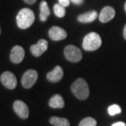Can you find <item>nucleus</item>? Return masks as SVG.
Masks as SVG:
<instances>
[{
	"mask_svg": "<svg viewBox=\"0 0 126 126\" xmlns=\"http://www.w3.org/2000/svg\"><path fill=\"white\" fill-rule=\"evenodd\" d=\"M35 20L34 14L32 10L27 8L21 9L16 16V22L20 29H27L34 23Z\"/></svg>",
	"mask_w": 126,
	"mask_h": 126,
	"instance_id": "nucleus-1",
	"label": "nucleus"
},
{
	"mask_svg": "<svg viewBox=\"0 0 126 126\" xmlns=\"http://www.w3.org/2000/svg\"><path fill=\"white\" fill-rule=\"evenodd\" d=\"M71 90L75 97L81 100L86 99L90 94L88 85L83 79H78L72 83Z\"/></svg>",
	"mask_w": 126,
	"mask_h": 126,
	"instance_id": "nucleus-2",
	"label": "nucleus"
},
{
	"mask_svg": "<svg viewBox=\"0 0 126 126\" xmlns=\"http://www.w3.org/2000/svg\"><path fill=\"white\" fill-rule=\"evenodd\" d=\"M102 45V39L96 32H90L83 39V48L87 51H93L98 49Z\"/></svg>",
	"mask_w": 126,
	"mask_h": 126,
	"instance_id": "nucleus-3",
	"label": "nucleus"
},
{
	"mask_svg": "<svg viewBox=\"0 0 126 126\" xmlns=\"http://www.w3.org/2000/svg\"><path fill=\"white\" fill-rule=\"evenodd\" d=\"M64 54L68 61L72 63H78L82 58L81 50L75 46H67L64 50Z\"/></svg>",
	"mask_w": 126,
	"mask_h": 126,
	"instance_id": "nucleus-4",
	"label": "nucleus"
},
{
	"mask_svg": "<svg viewBox=\"0 0 126 126\" xmlns=\"http://www.w3.org/2000/svg\"><path fill=\"white\" fill-rule=\"evenodd\" d=\"M38 79V73L34 69H29L24 73L21 83L24 88H30L34 85Z\"/></svg>",
	"mask_w": 126,
	"mask_h": 126,
	"instance_id": "nucleus-5",
	"label": "nucleus"
},
{
	"mask_svg": "<svg viewBox=\"0 0 126 126\" xmlns=\"http://www.w3.org/2000/svg\"><path fill=\"white\" fill-rule=\"evenodd\" d=\"M0 79L2 84L8 89L13 90L17 86L16 77L12 72H9V71L4 72L1 74Z\"/></svg>",
	"mask_w": 126,
	"mask_h": 126,
	"instance_id": "nucleus-6",
	"label": "nucleus"
},
{
	"mask_svg": "<svg viewBox=\"0 0 126 126\" xmlns=\"http://www.w3.org/2000/svg\"><path fill=\"white\" fill-rule=\"evenodd\" d=\"M14 109L18 116L23 119H26L29 116V108L27 104L21 100H16L14 102Z\"/></svg>",
	"mask_w": 126,
	"mask_h": 126,
	"instance_id": "nucleus-7",
	"label": "nucleus"
},
{
	"mask_svg": "<svg viewBox=\"0 0 126 126\" xmlns=\"http://www.w3.org/2000/svg\"><path fill=\"white\" fill-rule=\"evenodd\" d=\"M48 44L45 39H40L36 44L31 46L30 51L32 54L35 57H39L43 54L48 48Z\"/></svg>",
	"mask_w": 126,
	"mask_h": 126,
	"instance_id": "nucleus-8",
	"label": "nucleus"
},
{
	"mask_svg": "<svg viewBox=\"0 0 126 126\" xmlns=\"http://www.w3.org/2000/svg\"><path fill=\"white\" fill-rule=\"evenodd\" d=\"M25 57V50L20 46H15L12 48L10 54V59L11 62L18 64L23 61Z\"/></svg>",
	"mask_w": 126,
	"mask_h": 126,
	"instance_id": "nucleus-9",
	"label": "nucleus"
},
{
	"mask_svg": "<svg viewBox=\"0 0 126 126\" xmlns=\"http://www.w3.org/2000/svg\"><path fill=\"white\" fill-rule=\"evenodd\" d=\"M49 37L53 41H60L64 39L67 37V32L58 26L51 27L48 32Z\"/></svg>",
	"mask_w": 126,
	"mask_h": 126,
	"instance_id": "nucleus-10",
	"label": "nucleus"
},
{
	"mask_svg": "<svg viewBox=\"0 0 126 126\" xmlns=\"http://www.w3.org/2000/svg\"><path fill=\"white\" fill-rule=\"evenodd\" d=\"M116 11L111 6H105L101 11L99 16V20L102 23H107L114 18Z\"/></svg>",
	"mask_w": 126,
	"mask_h": 126,
	"instance_id": "nucleus-11",
	"label": "nucleus"
},
{
	"mask_svg": "<svg viewBox=\"0 0 126 126\" xmlns=\"http://www.w3.org/2000/svg\"><path fill=\"white\" fill-rule=\"evenodd\" d=\"M63 74L64 72H63V68L58 65L52 71H50L47 74L46 78L50 82L56 83V82H59L63 79Z\"/></svg>",
	"mask_w": 126,
	"mask_h": 126,
	"instance_id": "nucleus-12",
	"label": "nucleus"
},
{
	"mask_svg": "<svg viewBox=\"0 0 126 126\" xmlns=\"http://www.w3.org/2000/svg\"><path fill=\"white\" fill-rule=\"evenodd\" d=\"M49 106L53 109H63L64 107V102L63 97L59 94H55L50 99Z\"/></svg>",
	"mask_w": 126,
	"mask_h": 126,
	"instance_id": "nucleus-13",
	"label": "nucleus"
},
{
	"mask_svg": "<svg viewBox=\"0 0 126 126\" xmlns=\"http://www.w3.org/2000/svg\"><path fill=\"white\" fill-rule=\"evenodd\" d=\"M97 17V13L95 11L87 12L78 16V20L81 23H88L94 21Z\"/></svg>",
	"mask_w": 126,
	"mask_h": 126,
	"instance_id": "nucleus-14",
	"label": "nucleus"
},
{
	"mask_svg": "<svg viewBox=\"0 0 126 126\" xmlns=\"http://www.w3.org/2000/svg\"><path fill=\"white\" fill-rule=\"evenodd\" d=\"M50 11L49 7L48 4L46 1H42L40 4V15L39 18L42 22H45L48 19L50 16Z\"/></svg>",
	"mask_w": 126,
	"mask_h": 126,
	"instance_id": "nucleus-15",
	"label": "nucleus"
},
{
	"mask_svg": "<svg viewBox=\"0 0 126 126\" xmlns=\"http://www.w3.org/2000/svg\"><path fill=\"white\" fill-rule=\"evenodd\" d=\"M50 123L55 126H69V121L67 118H59L56 116L50 118Z\"/></svg>",
	"mask_w": 126,
	"mask_h": 126,
	"instance_id": "nucleus-16",
	"label": "nucleus"
},
{
	"mask_svg": "<svg viewBox=\"0 0 126 126\" xmlns=\"http://www.w3.org/2000/svg\"><path fill=\"white\" fill-rule=\"evenodd\" d=\"M64 8L65 7L63 6L60 4H55L53 6L55 15L58 18H63L66 14V11Z\"/></svg>",
	"mask_w": 126,
	"mask_h": 126,
	"instance_id": "nucleus-17",
	"label": "nucleus"
},
{
	"mask_svg": "<svg viewBox=\"0 0 126 126\" xmlns=\"http://www.w3.org/2000/svg\"><path fill=\"white\" fill-rule=\"evenodd\" d=\"M97 126V121L96 120L92 117H87L83 119L80 123L79 126Z\"/></svg>",
	"mask_w": 126,
	"mask_h": 126,
	"instance_id": "nucleus-18",
	"label": "nucleus"
},
{
	"mask_svg": "<svg viewBox=\"0 0 126 126\" xmlns=\"http://www.w3.org/2000/svg\"><path fill=\"white\" fill-rule=\"evenodd\" d=\"M108 112L110 116H114L121 113V108L117 104H113L108 108Z\"/></svg>",
	"mask_w": 126,
	"mask_h": 126,
	"instance_id": "nucleus-19",
	"label": "nucleus"
},
{
	"mask_svg": "<svg viewBox=\"0 0 126 126\" xmlns=\"http://www.w3.org/2000/svg\"><path fill=\"white\" fill-rule=\"evenodd\" d=\"M59 4L64 7H67L70 4V0H58Z\"/></svg>",
	"mask_w": 126,
	"mask_h": 126,
	"instance_id": "nucleus-20",
	"label": "nucleus"
},
{
	"mask_svg": "<svg viewBox=\"0 0 126 126\" xmlns=\"http://www.w3.org/2000/svg\"><path fill=\"white\" fill-rule=\"evenodd\" d=\"M111 126H126V125L123 122H117V123H113Z\"/></svg>",
	"mask_w": 126,
	"mask_h": 126,
	"instance_id": "nucleus-21",
	"label": "nucleus"
},
{
	"mask_svg": "<svg viewBox=\"0 0 126 126\" xmlns=\"http://www.w3.org/2000/svg\"><path fill=\"white\" fill-rule=\"evenodd\" d=\"M71 1H72L74 4H81L82 3H83V0H70Z\"/></svg>",
	"mask_w": 126,
	"mask_h": 126,
	"instance_id": "nucleus-22",
	"label": "nucleus"
},
{
	"mask_svg": "<svg viewBox=\"0 0 126 126\" xmlns=\"http://www.w3.org/2000/svg\"><path fill=\"white\" fill-rule=\"evenodd\" d=\"M23 1L28 4H33L36 1V0H23Z\"/></svg>",
	"mask_w": 126,
	"mask_h": 126,
	"instance_id": "nucleus-23",
	"label": "nucleus"
},
{
	"mask_svg": "<svg viewBox=\"0 0 126 126\" xmlns=\"http://www.w3.org/2000/svg\"><path fill=\"white\" fill-rule=\"evenodd\" d=\"M123 36L125 38V39L126 40V25L124 27V29H123Z\"/></svg>",
	"mask_w": 126,
	"mask_h": 126,
	"instance_id": "nucleus-24",
	"label": "nucleus"
},
{
	"mask_svg": "<svg viewBox=\"0 0 126 126\" xmlns=\"http://www.w3.org/2000/svg\"><path fill=\"white\" fill-rule=\"evenodd\" d=\"M125 11H126V4H125Z\"/></svg>",
	"mask_w": 126,
	"mask_h": 126,
	"instance_id": "nucleus-25",
	"label": "nucleus"
},
{
	"mask_svg": "<svg viewBox=\"0 0 126 126\" xmlns=\"http://www.w3.org/2000/svg\"><path fill=\"white\" fill-rule=\"evenodd\" d=\"M0 34H1V27H0Z\"/></svg>",
	"mask_w": 126,
	"mask_h": 126,
	"instance_id": "nucleus-26",
	"label": "nucleus"
}]
</instances>
